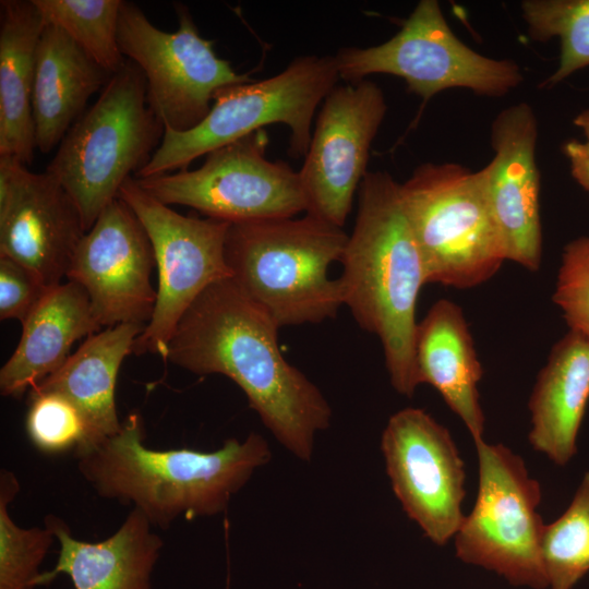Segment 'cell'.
Returning a JSON list of instances; mask_svg holds the SVG:
<instances>
[{
	"label": "cell",
	"instance_id": "1",
	"mask_svg": "<svg viewBox=\"0 0 589 589\" xmlns=\"http://www.w3.org/2000/svg\"><path fill=\"white\" fill-rule=\"evenodd\" d=\"M273 317L231 278L211 285L187 310L165 361L194 374H221L245 394L275 438L310 461L314 437L327 429L324 395L280 351Z\"/></svg>",
	"mask_w": 589,
	"mask_h": 589
},
{
	"label": "cell",
	"instance_id": "2",
	"mask_svg": "<svg viewBox=\"0 0 589 589\" xmlns=\"http://www.w3.org/2000/svg\"><path fill=\"white\" fill-rule=\"evenodd\" d=\"M340 263L344 305L362 329L378 337L390 384L411 397L421 384L416 309L426 277L400 184L388 172H366L361 181L356 224Z\"/></svg>",
	"mask_w": 589,
	"mask_h": 589
},
{
	"label": "cell",
	"instance_id": "3",
	"mask_svg": "<svg viewBox=\"0 0 589 589\" xmlns=\"http://www.w3.org/2000/svg\"><path fill=\"white\" fill-rule=\"evenodd\" d=\"M144 438L143 419L131 412L115 435L77 456V466L98 496L133 504L153 527L165 530L181 516L193 519L226 510L272 456L266 440L254 432L242 442L228 438L213 452L152 449Z\"/></svg>",
	"mask_w": 589,
	"mask_h": 589
},
{
	"label": "cell",
	"instance_id": "4",
	"mask_svg": "<svg viewBox=\"0 0 589 589\" xmlns=\"http://www.w3.org/2000/svg\"><path fill=\"white\" fill-rule=\"evenodd\" d=\"M348 236L310 214L231 223L225 256L231 279L279 327L320 323L344 305L329 266L341 260Z\"/></svg>",
	"mask_w": 589,
	"mask_h": 589
},
{
	"label": "cell",
	"instance_id": "5",
	"mask_svg": "<svg viewBox=\"0 0 589 589\" xmlns=\"http://www.w3.org/2000/svg\"><path fill=\"white\" fill-rule=\"evenodd\" d=\"M165 128L149 108L145 77L125 60L93 106L69 129L46 172L76 205L85 232L143 169Z\"/></svg>",
	"mask_w": 589,
	"mask_h": 589
},
{
	"label": "cell",
	"instance_id": "6",
	"mask_svg": "<svg viewBox=\"0 0 589 589\" xmlns=\"http://www.w3.org/2000/svg\"><path fill=\"white\" fill-rule=\"evenodd\" d=\"M339 79L335 57L304 56L269 79L224 87L195 128L165 129L159 146L135 178L187 169L195 158L273 123L289 127V155L305 156L315 109Z\"/></svg>",
	"mask_w": 589,
	"mask_h": 589
},
{
	"label": "cell",
	"instance_id": "7",
	"mask_svg": "<svg viewBox=\"0 0 589 589\" xmlns=\"http://www.w3.org/2000/svg\"><path fill=\"white\" fill-rule=\"evenodd\" d=\"M426 284L471 288L506 261L483 173L455 163H425L400 184Z\"/></svg>",
	"mask_w": 589,
	"mask_h": 589
},
{
	"label": "cell",
	"instance_id": "8",
	"mask_svg": "<svg viewBox=\"0 0 589 589\" xmlns=\"http://www.w3.org/2000/svg\"><path fill=\"white\" fill-rule=\"evenodd\" d=\"M479 482L476 502L455 539L456 556L503 576L512 585L548 587L538 512L542 491L524 459L503 444L473 441Z\"/></svg>",
	"mask_w": 589,
	"mask_h": 589
},
{
	"label": "cell",
	"instance_id": "9",
	"mask_svg": "<svg viewBox=\"0 0 589 589\" xmlns=\"http://www.w3.org/2000/svg\"><path fill=\"white\" fill-rule=\"evenodd\" d=\"M339 77L358 83L370 74L404 79L408 91L429 101L448 88L503 96L524 80L517 63L478 53L447 24L438 1L418 2L401 28L372 47H348L335 56Z\"/></svg>",
	"mask_w": 589,
	"mask_h": 589
},
{
	"label": "cell",
	"instance_id": "10",
	"mask_svg": "<svg viewBox=\"0 0 589 589\" xmlns=\"http://www.w3.org/2000/svg\"><path fill=\"white\" fill-rule=\"evenodd\" d=\"M178 27H156L134 3L122 1L118 43L123 57L142 71L149 108L165 129L184 132L201 123L217 91L252 82L237 73L203 38L188 7L175 4Z\"/></svg>",
	"mask_w": 589,
	"mask_h": 589
},
{
	"label": "cell",
	"instance_id": "11",
	"mask_svg": "<svg viewBox=\"0 0 589 589\" xmlns=\"http://www.w3.org/2000/svg\"><path fill=\"white\" fill-rule=\"evenodd\" d=\"M267 143L262 129L209 152L197 169L135 180L163 204L189 206L230 224L293 217L306 211L299 171L268 160Z\"/></svg>",
	"mask_w": 589,
	"mask_h": 589
},
{
	"label": "cell",
	"instance_id": "12",
	"mask_svg": "<svg viewBox=\"0 0 589 589\" xmlns=\"http://www.w3.org/2000/svg\"><path fill=\"white\" fill-rule=\"evenodd\" d=\"M153 245L158 274L157 301L151 322L136 338L133 353L164 360L177 325L211 285L231 278L225 256L230 223L181 215L144 191L133 177L120 188Z\"/></svg>",
	"mask_w": 589,
	"mask_h": 589
},
{
	"label": "cell",
	"instance_id": "13",
	"mask_svg": "<svg viewBox=\"0 0 589 589\" xmlns=\"http://www.w3.org/2000/svg\"><path fill=\"white\" fill-rule=\"evenodd\" d=\"M381 449L392 489L407 516L437 545L465 517V467L449 431L419 408L394 413Z\"/></svg>",
	"mask_w": 589,
	"mask_h": 589
},
{
	"label": "cell",
	"instance_id": "14",
	"mask_svg": "<svg viewBox=\"0 0 589 589\" xmlns=\"http://www.w3.org/2000/svg\"><path fill=\"white\" fill-rule=\"evenodd\" d=\"M386 109L383 91L369 80L336 86L326 96L299 171L305 214L342 228Z\"/></svg>",
	"mask_w": 589,
	"mask_h": 589
},
{
	"label": "cell",
	"instance_id": "15",
	"mask_svg": "<svg viewBox=\"0 0 589 589\" xmlns=\"http://www.w3.org/2000/svg\"><path fill=\"white\" fill-rule=\"evenodd\" d=\"M154 267L155 254L145 228L118 197L82 237L65 277L86 291L101 328L119 324L146 327L157 301L151 280Z\"/></svg>",
	"mask_w": 589,
	"mask_h": 589
},
{
	"label": "cell",
	"instance_id": "16",
	"mask_svg": "<svg viewBox=\"0 0 589 589\" xmlns=\"http://www.w3.org/2000/svg\"><path fill=\"white\" fill-rule=\"evenodd\" d=\"M84 233L76 205L57 180L0 156V255L52 288L67 276Z\"/></svg>",
	"mask_w": 589,
	"mask_h": 589
},
{
	"label": "cell",
	"instance_id": "17",
	"mask_svg": "<svg viewBox=\"0 0 589 589\" xmlns=\"http://www.w3.org/2000/svg\"><path fill=\"white\" fill-rule=\"evenodd\" d=\"M537 140L538 121L527 103L503 109L491 128L494 156L481 169L506 261L529 271L539 269L542 259Z\"/></svg>",
	"mask_w": 589,
	"mask_h": 589
},
{
	"label": "cell",
	"instance_id": "18",
	"mask_svg": "<svg viewBox=\"0 0 589 589\" xmlns=\"http://www.w3.org/2000/svg\"><path fill=\"white\" fill-rule=\"evenodd\" d=\"M46 524L60 550L55 567L40 574L38 587L65 574L74 589H151L164 542L140 509L133 507L115 533L100 542L74 538L55 516H47Z\"/></svg>",
	"mask_w": 589,
	"mask_h": 589
},
{
	"label": "cell",
	"instance_id": "19",
	"mask_svg": "<svg viewBox=\"0 0 589 589\" xmlns=\"http://www.w3.org/2000/svg\"><path fill=\"white\" fill-rule=\"evenodd\" d=\"M144 329L137 324H119L89 335L60 369L29 390L59 394L79 410L86 436L74 450L75 457L120 430L115 398L117 377L122 361L133 352Z\"/></svg>",
	"mask_w": 589,
	"mask_h": 589
},
{
	"label": "cell",
	"instance_id": "20",
	"mask_svg": "<svg viewBox=\"0 0 589 589\" xmlns=\"http://www.w3.org/2000/svg\"><path fill=\"white\" fill-rule=\"evenodd\" d=\"M22 326L20 341L0 370L1 395L15 398L60 369L76 340L101 330L86 291L70 280L50 288Z\"/></svg>",
	"mask_w": 589,
	"mask_h": 589
},
{
	"label": "cell",
	"instance_id": "21",
	"mask_svg": "<svg viewBox=\"0 0 589 589\" xmlns=\"http://www.w3.org/2000/svg\"><path fill=\"white\" fill-rule=\"evenodd\" d=\"M414 357L420 383L441 394L473 441L483 438L478 392L482 368L462 310L455 302L436 301L418 323Z\"/></svg>",
	"mask_w": 589,
	"mask_h": 589
},
{
	"label": "cell",
	"instance_id": "22",
	"mask_svg": "<svg viewBox=\"0 0 589 589\" xmlns=\"http://www.w3.org/2000/svg\"><path fill=\"white\" fill-rule=\"evenodd\" d=\"M111 76L62 29L45 24L37 46L32 96L36 148L47 154L58 146L85 112L91 96Z\"/></svg>",
	"mask_w": 589,
	"mask_h": 589
},
{
	"label": "cell",
	"instance_id": "23",
	"mask_svg": "<svg viewBox=\"0 0 589 589\" xmlns=\"http://www.w3.org/2000/svg\"><path fill=\"white\" fill-rule=\"evenodd\" d=\"M588 401L589 340L569 330L552 348L529 399L533 449L566 465L577 452Z\"/></svg>",
	"mask_w": 589,
	"mask_h": 589
},
{
	"label": "cell",
	"instance_id": "24",
	"mask_svg": "<svg viewBox=\"0 0 589 589\" xmlns=\"http://www.w3.org/2000/svg\"><path fill=\"white\" fill-rule=\"evenodd\" d=\"M0 9V156L28 165L36 148L32 96L45 22L32 0H2Z\"/></svg>",
	"mask_w": 589,
	"mask_h": 589
},
{
	"label": "cell",
	"instance_id": "25",
	"mask_svg": "<svg viewBox=\"0 0 589 589\" xmlns=\"http://www.w3.org/2000/svg\"><path fill=\"white\" fill-rule=\"evenodd\" d=\"M45 24L62 29L111 74L124 63L118 43L122 0H32Z\"/></svg>",
	"mask_w": 589,
	"mask_h": 589
},
{
	"label": "cell",
	"instance_id": "26",
	"mask_svg": "<svg viewBox=\"0 0 589 589\" xmlns=\"http://www.w3.org/2000/svg\"><path fill=\"white\" fill-rule=\"evenodd\" d=\"M520 8L532 40L561 41L558 67L544 86L589 67V0H525Z\"/></svg>",
	"mask_w": 589,
	"mask_h": 589
},
{
	"label": "cell",
	"instance_id": "27",
	"mask_svg": "<svg viewBox=\"0 0 589 589\" xmlns=\"http://www.w3.org/2000/svg\"><path fill=\"white\" fill-rule=\"evenodd\" d=\"M541 555L551 589H572L589 572V471L567 509L544 526Z\"/></svg>",
	"mask_w": 589,
	"mask_h": 589
},
{
	"label": "cell",
	"instance_id": "28",
	"mask_svg": "<svg viewBox=\"0 0 589 589\" xmlns=\"http://www.w3.org/2000/svg\"><path fill=\"white\" fill-rule=\"evenodd\" d=\"M20 491L15 474L0 471V589H36L40 565L56 536L49 525L21 528L9 514Z\"/></svg>",
	"mask_w": 589,
	"mask_h": 589
},
{
	"label": "cell",
	"instance_id": "29",
	"mask_svg": "<svg viewBox=\"0 0 589 589\" xmlns=\"http://www.w3.org/2000/svg\"><path fill=\"white\" fill-rule=\"evenodd\" d=\"M26 430L31 442L46 454L77 449L86 428L75 406L56 393L29 394Z\"/></svg>",
	"mask_w": 589,
	"mask_h": 589
},
{
	"label": "cell",
	"instance_id": "30",
	"mask_svg": "<svg viewBox=\"0 0 589 589\" xmlns=\"http://www.w3.org/2000/svg\"><path fill=\"white\" fill-rule=\"evenodd\" d=\"M553 300L570 330L589 340V236L565 247Z\"/></svg>",
	"mask_w": 589,
	"mask_h": 589
},
{
	"label": "cell",
	"instance_id": "31",
	"mask_svg": "<svg viewBox=\"0 0 589 589\" xmlns=\"http://www.w3.org/2000/svg\"><path fill=\"white\" fill-rule=\"evenodd\" d=\"M47 287L19 262L0 255V318L23 324L45 294Z\"/></svg>",
	"mask_w": 589,
	"mask_h": 589
},
{
	"label": "cell",
	"instance_id": "32",
	"mask_svg": "<svg viewBox=\"0 0 589 589\" xmlns=\"http://www.w3.org/2000/svg\"><path fill=\"white\" fill-rule=\"evenodd\" d=\"M563 152L569 160L574 179L589 191V141H568L563 145Z\"/></svg>",
	"mask_w": 589,
	"mask_h": 589
},
{
	"label": "cell",
	"instance_id": "33",
	"mask_svg": "<svg viewBox=\"0 0 589 589\" xmlns=\"http://www.w3.org/2000/svg\"><path fill=\"white\" fill-rule=\"evenodd\" d=\"M574 124L582 130L589 141V109L582 110L574 119Z\"/></svg>",
	"mask_w": 589,
	"mask_h": 589
}]
</instances>
